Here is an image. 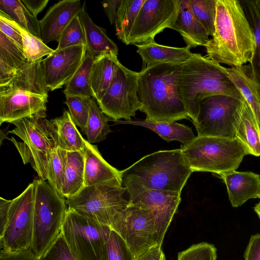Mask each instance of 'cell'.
Listing matches in <instances>:
<instances>
[{
	"label": "cell",
	"mask_w": 260,
	"mask_h": 260,
	"mask_svg": "<svg viewBox=\"0 0 260 260\" xmlns=\"http://www.w3.org/2000/svg\"><path fill=\"white\" fill-rule=\"evenodd\" d=\"M0 260H40L30 249L18 252H9L1 249Z\"/></svg>",
	"instance_id": "obj_46"
},
{
	"label": "cell",
	"mask_w": 260,
	"mask_h": 260,
	"mask_svg": "<svg viewBox=\"0 0 260 260\" xmlns=\"http://www.w3.org/2000/svg\"><path fill=\"white\" fill-rule=\"evenodd\" d=\"M122 0H108L101 2L104 11L111 25L115 24L117 11Z\"/></svg>",
	"instance_id": "obj_48"
},
{
	"label": "cell",
	"mask_w": 260,
	"mask_h": 260,
	"mask_svg": "<svg viewBox=\"0 0 260 260\" xmlns=\"http://www.w3.org/2000/svg\"><path fill=\"white\" fill-rule=\"evenodd\" d=\"M245 102L223 94L204 99L193 123L198 136L236 138L235 126Z\"/></svg>",
	"instance_id": "obj_11"
},
{
	"label": "cell",
	"mask_w": 260,
	"mask_h": 260,
	"mask_svg": "<svg viewBox=\"0 0 260 260\" xmlns=\"http://www.w3.org/2000/svg\"><path fill=\"white\" fill-rule=\"evenodd\" d=\"M28 63L23 49L0 31V85Z\"/></svg>",
	"instance_id": "obj_27"
},
{
	"label": "cell",
	"mask_w": 260,
	"mask_h": 260,
	"mask_svg": "<svg viewBox=\"0 0 260 260\" xmlns=\"http://www.w3.org/2000/svg\"><path fill=\"white\" fill-rule=\"evenodd\" d=\"M86 52L85 46L54 50L43 59L47 87L53 91L61 88L71 79L83 61Z\"/></svg>",
	"instance_id": "obj_17"
},
{
	"label": "cell",
	"mask_w": 260,
	"mask_h": 260,
	"mask_svg": "<svg viewBox=\"0 0 260 260\" xmlns=\"http://www.w3.org/2000/svg\"><path fill=\"white\" fill-rule=\"evenodd\" d=\"M9 133V132L8 131H7V129H1V145H2V141L4 139L6 138L9 139L7 137V135Z\"/></svg>",
	"instance_id": "obj_51"
},
{
	"label": "cell",
	"mask_w": 260,
	"mask_h": 260,
	"mask_svg": "<svg viewBox=\"0 0 260 260\" xmlns=\"http://www.w3.org/2000/svg\"><path fill=\"white\" fill-rule=\"evenodd\" d=\"M40 260H77L61 233Z\"/></svg>",
	"instance_id": "obj_43"
},
{
	"label": "cell",
	"mask_w": 260,
	"mask_h": 260,
	"mask_svg": "<svg viewBox=\"0 0 260 260\" xmlns=\"http://www.w3.org/2000/svg\"><path fill=\"white\" fill-rule=\"evenodd\" d=\"M135 257L123 239L111 230L104 248V260H135Z\"/></svg>",
	"instance_id": "obj_41"
},
{
	"label": "cell",
	"mask_w": 260,
	"mask_h": 260,
	"mask_svg": "<svg viewBox=\"0 0 260 260\" xmlns=\"http://www.w3.org/2000/svg\"><path fill=\"white\" fill-rule=\"evenodd\" d=\"M121 63L117 55L104 53L95 57L90 76L92 97L98 102L109 87Z\"/></svg>",
	"instance_id": "obj_23"
},
{
	"label": "cell",
	"mask_w": 260,
	"mask_h": 260,
	"mask_svg": "<svg viewBox=\"0 0 260 260\" xmlns=\"http://www.w3.org/2000/svg\"><path fill=\"white\" fill-rule=\"evenodd\" d=\"M255 46L252 29L239 1L216 0L214 32L205 47L207 57L241 67L250 62Z\"/></svg>",
	"instance_id": "obj_1"
},
{
	"label": "cell",
	"mask_w": 260,
	"mask_h": 260,
	"mask_svg": "<svg viewBox=\"0 0 260 260\" xmlns=\"http://www.w3.org/2000/svg\"><path fill=\"white\" fill-rule=\"evenodd\" d=\"M191 10L196 18L212 37L214 32L216 0H188Z\"/></svg>",
	"instance_id": "obj_38"
},
{
	"label": "cell",
	"mask_w": 260,
	"mask_h": 260,
	"mask_svg": "<svg viewBox=\"0 0 260 260\" xmlns=\"http://www.w3.org/2000/svg\"><path fill=\"white\" fill-rule=\"evenodd\" d=\"M179 8V0H146L136 19L128 45L154 42L156 35L171 28Z\"/></svg>",
	"instance_id": "obj_16"
},
{
	"label": "cell",
	"mask_w": 260,
	"mask_h": 260,
	"mask_svg": "<svg viewBox=\"0 0 260 260\" xmlns=\"http://www.w3.org/2000/svg\"><path fill=\"white\" fill-rule=\"evenodd\" d=\"M135 260H166L161 245L157 244L143 251Z\"/></svg>",
	"instance_id": "obj_47"
},
{
	"label": "cell",
	"mask_w": 260,
	"mask_h": 260,
	"mask_svg": "<svg viewBox=\"0 0 260 260\" xmlns=\"http://www.w3.org/2000/svg\"><path fill=\"white\" fill-rule=\"evenodd\" d=\"M235 138L246 147L249 154L260 156V130L246 101L235 126Z\"/></svg>",
	"instance_id": "obj_29"
},
{
	"label": "cell",
	"mask_w": 260,
	"mask_h": 260,
	"mask_svg": "<svg viewBox=\"0 0 260 260\" xmlns=\"http://www.w3.org/2000/svg\"><path fill=\"white\" fill-rule=\"evenodd\" d=\"M116 121L119 123L130 124L147 128L156 133L168 142L177 141L184 145L190 142L196 137L190 127L176 122L150 121L145 119Z\"/></svg>",
	"instance_id": "obj_28"
},
{
	"label": "cell",
	"mask_w": 260,
	"mask_h": 260,
	"mask_svg": "<svg viewBox=\"0 0 260 260\" xmlns=\"http://www.w3.org/2000/svg\"><path fill=\"white\" fill-rule=\"evenodd\" d=\"M225 184L233 207L241 206L251 199H260V176L252 172L236 170L218 175Z\"/></svg>",
	"instance_id": "obj_20"
},
{
	"label": "cell",
	"mask_w": 260,
	"mask_h": 260,
	"mask_svg": "<svg viewBox=\"0 0 260 260\" xmlns=\"http://www.w3.org/2000/svg\"><path fill=\"white\" fill-rule=\"evenodd\" d=\"M254 35L255 46L250 62L252 75L260 85V16L254 0L239 1Z\"/></svg>",
	"instance_id": "obj_35"
},
{
	"label": "cell",
	"mask_w": 260,
	"mask_h": 260,
	"mask_svg": "<svg viewBox=\"0 0 260 260\" xmlns=\"http://www.w3.org/2000/svg\"><path fill=\"white\" fill-rule=\"evenodd\" d=\"M67 162V151L58 147L54 148L48 161L47 180L53 188L61 196Z\"/></svg>",
	"instance_id": "obj_36"
},
{
	"label": "cell",
	"mask_w": 260,
	"mask_h": 260,
	"mask_svg": "<svg viewBox=\"0 0 260 260\" xmlns=\"http://www.w3.org/2000/svg\"><path fill=\"white\" fill-rule=\"evenodd\" d=\"M146 0H122L115 22L118 39L128 45V37L137 15Z\"/></svg>",
	"instance_id": "obj_32"
},
{
	"label": "cell",
	"mask_w": 260,
	"mask_h": 260,
	"mask_svg": "<svg viewBox=\"0 0 260 260\" xmlns=\"http://www.w3.org/2000/svg\"><path fill=\"white\" fill-rule=\"evenodd\" d=\"M54 130L56 146L69 152L83 151L85 139L78 130L69 112L50 120Z\"/></svg>",
	"instance_id": "obj_26"
},
{
	"label": "cell",
	"mask_w": 260,
	"mask_h": 260,
	"mask_svg": "<svg viewBox=\"0 0 260 260\" xmlns=\"http://www.w3.org/2000/svg\"><path fill=\"white\" fill-rule=\"evenodd\" d=\"M65 103L67 105L71 117L83 132L86 126L90 110L91 98L81 95H66Z\"/></svg>",
	"instance_id": "obj_40"
},
{
	"label": "cell",
	"mask_w": 260,
	"mask_h": 260,
	"mask_svg": "<svg viewBox=\"0 0 260 260\" xmlns=\"http://www.w3.org/2000/svg\"><path fill=\"white\" fill-rule=\"evenodd\" d=\"M179 5L177 18L171 28L177 31L190 48L206 47L209 36L193 14L188 0H179Z\"/></svg>",
	"instance_id": "obj_22"
},
{
	"label": "cell",
	"mask_w": 260,
	"mask_h": 260,
	"mask_svg": "<svg viewBox=\"0 0 260 260\" xmlns=\"http://www.w3.org/2000/svg\"><path fill=\"white\" fill-rule=\"evenodd\" d=\"M244 257V260H260V234L251 236Z\"/></svg>",
	"instance_id": "obj_45"
},
{
	"label": "cell",
	"mask_w": 260,
	"mask_h": 260,
	"mask_svg": "<svg viewBox=\"0 0 260 260\" xmlns=\"http://www.w3.org/2000/svg\"><path fill=\"white\" fill-rule=\"evenodd\" d=\"M46 114H35L11 123L15 128L9 131L19 137V142L10 140L19 152L24 165L29 164L40 179L47 180V167L50 154L56 147L54 130Z\"/></svg>",
	"instance_id": "obj_8"
},
{
	"label": "cell",
	"mask_w": 260,
	"mask_h": 260,
	"mask_svg": "<svg viewBox=\"0 0 260 260\" xmlns=\"http://www.w3.org/2000/svg\"><path fill=\"white\" fill-rule=\"evenodd\" d=\"M256 9L260 16V0H254Z\"/></svg>",
	"instance_id": "obj_52"
},
{
	"label": "cell",
	"mask_w": 260,
	"mask_h": 260,
	"mask_svg": "<svg viewBox=\"0 0 260 260\" xmlns=\"http://www.w3.org/2000/svg\"><path fill=\"white\" fill-rule=\"evenodd\" d=\"M0 31L23 49V41L21 34L11 23L9 17L1 11Z\"/></svg>",
	"instance_id": "obj_44"
},
{
	"label": "cell",
	"mask_w": 260,
	"mask_h": 260,
	"mask_svg": "<svg viewBox=\"0 0 260 260\" xmlns=\"http://www.w3.org/2000/svg\"><path fill=\"white\" fill-rule=\"evenodd\" d=\"M110 228L123 239L135 257L158 244L156 218L149 209L129 203Z\"/></svg>",
	"instance_id": "obj_14"
},
{
	"label": "cell",
	"mask_w": 260,
	"mask_h": 260,
	"mask_svg": "<svg viewBox=\"0 0 260 260\" xmlns=\"http://www.w3.org/2000/svg\"><path fill=\"white\" fill-rule=\"evenodd\" d=\"M34 229L31 249L40 258L60 234L67 204L48 182L34 180Z\"/></svg>",
	"instance_id": "obj_7"
},
{
	"label": "cell",
	"mask_w": 260,
	"mask_h": 260,
	"mask_svg": "<svg viewBox=\"0 0 260 260\" xmlns=\"http://www.w3.org/2000/svg\"><path fill=\"white\" fill-rule=\"evenodd\" d=\"M112 120L104 113L91 98L88 120L83 132L87 136V141L90 144L105 140L112 131L109 121Z\"/></svg>",
	"instance_id": "obj_34"
},
{
	"label": "cell",
	"mask_w": 260,
	"mask_h": 260,
	"mask_svg": "<svg viewBox=\"0 0 260 260\" xmlns=\"http://www.w3.org/2000/svg\"><path fill=\"white\" fill-rule=\"evenodd\" d=\"M82 8L80 0H62L55 3L40 20V39L45 44L58 41L64 28Z\"/></svg>",
	"instance_id": "obj_18"
},
{
	"label": "cell",
	"mask_w": 260,
	"mask_h": 260,
	"mask_svg": "<svg viewBox=\"0 0 260 260\" xmlns=\"http://www.w3.org/2000/svg\"><path fill=\"white\" fill-rule=\"evenodd\" d=\"M35 185L33 182L12 200L7 226L0 237V247L14 253L31 248L34 229Z\"/></svg>",
	"instance_id": "obj_12"
},
{
	"label": "cell",
	"mask_w": 260,
	"mask_h": 260,
	"mask_svg": "<svg viewBox=\"0 0 260 260\" xmlns=\"http://www.w3.org/2000/svg\"><path fill=\"white\" fill-rule=\"evenodd\" d=\"M21 2L25 6L30 13L37 17L38 14L40 13L46 6L48 0H22Z\"/></svg>",
	"instance_id": "obj_50"
},
{
	"label": "cell",
	"mask_w": 260,
	"mask_h": 260,
	"mask_svg": "<svg viewBox=\"0 0 260 260\" xmlns=\"http://www.w3.org/2000/svg\"><path fill=\"white\" fill-rule=\"evenodd\" d=\"M0 11L33 35L40 38V20L20 0H1Z\"/></svg>",
	"instance_id": "obj_31"
},
{
	"label": "cell",
	"mask_w": 260,
	"mask_h": 260,
	"mask_svg": "<svg viewBox=\"0 0 260 260\" xmlns=\"http://www.w3.org/2000/svg\"><path fill=\"white\" fill-rule=\"evenodd\" d=\"M109 226L68 209L61 233L77 260H104Z\"/></svg>",
	"instance_id": "obj_10"
},
{
	"label": "cell",
	"mask_w": 260,
	"mask_h": 260,
	"mask_svg": "<svg viewBox=\"0 0 260 260\" xmlns=\"http://www.w3.org/2000/svg\"><path fill=\"white\" fill-rule=\"evenodd\" d=\"M95 57L86 50L85 58L66 85L63 92L66 95H81L92 97L90 86V72Z\"/></svg>",
	"instance_id": "obj_33"
},
{
	"label": "cell",
	"mask_w": 260,
	"mask_h": 260,
	"mask_svg": "<svg viewBox=\"0 0 260 260\" xmlns=\"http://www.w3.org/2000/svg\"><path fill=\"white\" fill-rule=\"evenodd\" d=\"M182 64H157L139 72L138 95L146 120L176 122L189 119L178 91Z\"/></svg>",
	"instance_id": "obj_2"
},
{
	"label": "cell",
	"mask_w": 260,
	"mask_h": 260,
	"mask_svg": "<svg viewBox=\"0 0 260 260\" xmlns=\"http://www.w3.org/2000/svg\"><path fill=\"white\" fill-rule=\"evenodd\" d=\"M226 70L252 110L260 130V85L254 79L250 66H233Z\"/></svg>",
	"instance_id": "obj_24"
},
{
	"label": "cell",
	"mask_w": 260,
	"mask_h": 260,
	"mask_svg": "<svg viewBox=\"0 0 260 260\" xmlns=\"http://www.w3.org/2000/svg\"><path fill=\"white\" fill-rule=\"evenodd\" d=\"M178 91L189 118L196 123L201 102L215 94H223L245 102L230 78L226 68L200 53H193L182 64Z\"/></svg>",
	"instance_id": "obj_3"
},
{
	"label": "cell",
	"mask_w": 260,
	"mask_h": 260,
	"mask_svg": "<svg viewBox=\"0 0 260 260\" xmlns=\"http://www.w3.org/2000/svg\"><path fill=\"white\" fill-rule=\"evenodd\" d=\"M181 149L147 155L121 171L122 181H132L153 189L181 193L191 174Z\"/></svg>",
	"instance_id": "obj_5"
},
{
	"label": "cell",
	"mask_w": 260,
	"mask_h": 260,
	"mask_svg": "<svg viewBox=\"0 0 260 260\" xmlns=\"http://www.w3.org/2000/svg\"><path fill=\"white\" fill-rule=\"evenodd\" d=\"M192 172H208L218 175L236 170L243 157L249 154L237 138L197 136L181 146Z\"/></svg>",
	"instance_id": "obj_6"
},
{
	"label": "cell",
	"mask_w": 260,
	"mask_h": 260,
	"mask_svg": "<svg viewBox=\"0 0 260 260\" xmlns=\"http://www.w3.org/2000/svg\"><path fill=\"white\" fill-rule=\"evenodd\" d=\"M123 185L98 184L84 186L76 196L67 199L68 209L110 226L129 205Z\"/></svg>",
	"instance_id": "obj_9"
},
{
	"label": "cell",
	"mask_w": 260,
	"mask_h": 260,
	"mask_svg": "<svg viewBox=\"0 0 260 260\" xmlns=\"http://www.w3.org/2000/svg\"><path fill=\"white\" fill-rule=\"evenodd\" d=\"M83 151H67V162L61 191L62 196L66 199L76 196L85 186Z\"/></svg>",
	"instance_id": "obj_30"
},
{
	"label": "cell",
	"mask_w": 260,
	"mask_h": 260,
	"mask_svg": "<svg viewBox=\"0 0 260 260\" xmlns=\"http://www.w3.org/2000/svg\"><path fill=\"white\" fill-rule=\"evenodd\" d=\"M136 52L142 59L143 68L157 64H182L188 60L192 55L190 47H174L165 46L154 42L135 44Z\"/></svg>",
	"instance_id": "obj_21"
},
{
	"label": "cell",
	"mask_w": 260,
	"mask_h": 260,
	"mask_svg": "<svg viewBox=\"0 0 260 260\" xmlns=\"http://www.w3.org/2000/svg\"><path fill=\"white\" fill-rule=\"evenodd\" d=\"M139 72L121 63L109 87L98 102L102 111L112 120H131L142 104L138 95Z\"/></svg>",
	"instance_id": "obj_13"
},
{
	"label": "cell",
	"mask_w": 260,
	"mask_h": 260,
	"mask_svg": "<svg viewBox=\"0 0 260 260\" xmlns=\"http://www.w3.org/2000/svg\"><path fill=\"white\" fill-rule=\"evenodd\" d=\"M9 18L11 23L22 36L23 50L29 63L42 59L43 57L48 56L54 51L47 46L40 38L33 35L10 17Z\"/></svg>",
	"instance_id": "obj_37"
},
{
	"label": "cell",
	"mask_w": 260,
	"mask_h": 260,
	"mask_svg": "<svg viewBox=\"0 0 260 260\" xmlns=\"http://www.w3.org/2000/svg\"><path fill=\"white\" fill-rule=\"evenodd\" d=\"M12 200L0 198V237L2 236L7 224L9 210Z\"/></svg>",
	"instance_id": "obj_49"
},
{
	"label": "cell",
	"mask_w": 260,
	"mask_h": 260,
	"mask_svg": "<svg viewBox=\"0 0 260 260\" xmlns=\"http://www.w3.org/2000/svg\"><path fill=\"white\" fill-rule=\"evenodd\" d=\"M217 249L211 244L202 242L180 252L177 260H216Z\"/></svg>",
	"instance_id": "obj_42"
},
{
	"label": "cell",
	"mask_w": 260,
	"mask_h": 260,
	"mask_svg": "<svg viewBox=\"0 0 260 260\" xmlns=\"http://www.w3.org/2000/svg\"><path fill=\"white\" fill-rule=\"evenodd\" d=\"M48 89L43 59L28 63L0 85V124L46 114Z\"/></svg>",
	"instance_id": "obj_4"
},
{
	"label": "cell",
	"mask_w": 260,
	"mask_h": 260,
	"mask_svg": "<svg viewBox=\"0 0 260 260\" xmlns=\"http://www.w3.org/2000/svg\"><path fill=\"white\" fill-rule=\"evenodd\" d=\"M83 151L85 186L98 184L122 185L121 171L104 159L97 146L85 140Z\"/></svg>",
	"instance_id": "obj_19"
},
{
	"label": "cell",
	"mask_w": 260,
	"mask_h": 260,
	"mask_svg": "<svg viewBox=\"0 0 260 260\" xmlns=\"http://www.w3.org/2000/svg\"><path fill=\"white\" fill-rule=\"evenodd\" d=\"M131 205L150 209L157 229V244L161 245L166 233L181 202V193L146 187L132 181H123Z\"/></svg>",
	"instance_id": "obj_15"
},
{
	"label": "cell",
	"mask_w": 260,
	"mask_h": 260,
	"mask_svg": "<svg viewBox=\"0 0 260 260\" xmlns=\"http://www.w3.org/2000/svg\"><path fill=\"white\" fill-rule=\"evenodd\" d=\"M85 32L86 50L95 57L104 53L118 55L116 44L107 35L106 30L95 24L87 13L85 2L79 13Z\"/></svg>",
	"instance_id": "obj_25"
},
{
	"label": "cell",
	"mask_w": 260,
	"mask_h": 260,
	"mask_svg": "<svg viewBox=\"0 0 260 260\" xmlns=\"http://www.w3.org/2000/svg\"><path fill=\"white\" fill-rule=\"evenodd\" d=\"M58 42L56 51L75 46L83 45L86 47V38L79 14L66 26Z\"/></svg>",
	"instance_id": "obj_39"
},
{
	"label": "cell",
	"mask_w": 260,
	"mask_h": 260,
	"mask_svg": "<svg viewBox=\"0 0 260 260\" xmlns=\"http://www.w3.org/2000/svg\"><path fill=\"white\" fill-rule=\"evenodd\" d=\"M254 210L260 219V207L255 205L254 207Z\"/></svg>",
	"instance_id": "obj_53"
}]
</instances>
